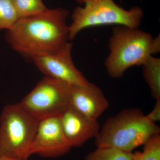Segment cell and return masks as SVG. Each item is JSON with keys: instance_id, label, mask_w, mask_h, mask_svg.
<instances>
[{"instance_id": "cell-1", "label": "cell", "mask_w": 160, "mask_h": 160, "mask_svg": "<svg viewBox=\"0 0 160 160\" xmlns=\"http://www.w3.org/2000/svg\"><path fill=\"white\" fill-rule=\"evenodd\" d=\"M69 14L58 8L20 18L8 30L6 39L15 51L31 60L55 52L69 42Z\"/></svg>"}, {"instance_id": "cell-2", "label": "cell", "mask_w": 160, "mask_h": 160, "mask_svg": "<svg viewBox=\"0 0 160 160\" xmlns=\"http://www.w3.org/2000/svg\"><path fill=\"white\" fill-rule=\"evenodd\" d=\"M108 47L105 67L109 76L117 78L129 68L142 66L151 56L160 52V35L153 38L139 28L117 26L112 29Z\"/></svg>"}, {"instance_id": "cell-3", "label": "cell", "mask_w": 160, "mask_h": 160, "mask_svg": "<svg viewBox=\"0 0 160 160\" xmlns=\"http://www.w3.org/2000/svg\"><path fill=\"white\" fill-rule=\"evenodd\" d=\"M160 132V127L140 109H123L106 120L95 138V144L97 147H112L132 152Z\"/></svg>"}, {"instance_id": "cell-4", "label": "cell", "mask_w": 160, "mask_h": 160, "mask_svg": "<svg viewBox=\"0 0 160 160\" xmlns=\"http://www.w3.org/2000/svg\"><path fill=\"white\" fill-rule=\"evenodd\" d=\"M84 4L78 6L72 15L69 26V40H72L83 29L89 27L116 25L139 28L144 13L139 6L123 9L113 0H76Z\"/></svg>"}, {"instance_id": "cell-5", "label": "cell", "mask_w": 160, "mask_h": 160, "mask_svg": "<svg viewBox=\"0 0 160 160\" xmlns=\"http://www.w3.org/2000/svg\"><path fill=\"white\" fill-rule=\"evenodd\" d=\"M39 122L19 103L5 106L0 115V156L29 160Z\"/></svg>"}, {"instance_id": "cell-6", "label": "cell", "mask_w": 160, "mask_h": 160, "mask_svg": "<svg viewBox=\"0 0 160 160\" xmlns=\"http://www.w3.org/2000/svg\"><path fill=\"white\" fill-rule=\"evenodd\" d=\"M70 86L45 76L19 103L38 121L60 117L70 106Z\"/></svg>"}, {"instance_id": "cell-7", "label": "cell", "mask_w": 160, "mask_h": 160, "mask_svg": "<svg viewBox=\"0 0 160 160\" xmlns=\"http://www.w3.org/2000/svg\"><path fill=\"white\" fill-rule=\"evenodd\" d=\"M72 43L68 42L55 52L36 57L32 60L45 76L70 86H86L90 82L75 66L72 57Z\"/></svg>"}, {"instance_id": "cell-8", "label": "cell", "mask_w": 160, "mask_h": 160, "mask_svg": "<svg viewBox=\"0 0 160 160\" xmlns=\"http://www.w3.org/2000/svg\"><path fill=\"white\" fill-rule=\"evenodd\" d=\"M71 148L63 132L60 117L39 121L30 149L31 155L59 157L68 153Z\"/></svg>"}, {"instance_id": "cell-9", "label": "cell", "mask_w": 160, "mask_h": 160, "mask_svg": "<svg viewBox=\"0 0 160 160\" xmlns=\"http://www.w3.org/2000/svg\"><path fill=\"white\" fill-rule=\"evenodd\" d=\"M64 134L72 148L82 146L97 136L100 130L98 120L81 113L70 105L60 116Z\"/></svg>"}, {"instance_id": "cell-10", "label": "cell", "mask_w": 160, "mask_h": 160, "mask_svg": "<svg viewBox=\"0 0 160 160\" xmlns=\"http://www.w3.org/2000/svg\"><path fill=\"white\" fill-rule=\"evenodd\" d=\"M70 105L93 119L98 118L109 107L102 89L91 82L85 86H70Z\"/></svg>"}, {"instance_id": "cell-11", "label": "cell", "mask_w": 160, "mask_h": 160, "mask_svg": "<svg viewBox=\"0 0 160 160\" xmlns=\"http://www.w3.org/2000/svg\"><path fill=\"white\" fill-rule=\"evenodd\" d=\"M143 66V76L149 86L152 96L160 99V58L151 56Z\"/></svg>"}, {"instance_id": "cell-12", "label": "cell", "mask_w": 160, "mask_h": 160, "mask_svg": "<svg viewBox=\"0 0 160 160\" xmlns=\"http://www.w3.org/2000/svg\"><path fill=\"white\" fill-rule=\"evenodd\" d=\"M87 154L85 160H132V152H127L112 147H97Z\"/></svg>"}, {"instance_id": "cell-13", "label": "cell", "mask_w": 160, "mask_h": 160, "mask_svg": "<svg viewBox=\"0 0 160 160\" xmlns=\"http://www.w3.org/2000/svg\"><path fill=\"white\" fill-rule=\"evenodd\" d=\"M20 18L40 14L48 8L42 0H12Z\"/></svg>"}, {"instance_id": "cell-14", "label": "cell", "mask_w": 160, "mask_h": 160, "mask_svg": "<svg viewBox=\"0 0 160 160\" xmlns=\"http://www.w3.org/2000/svg\"><path fill=\"white\" fill-rule=\"evenodd\" d=\"M20 18L12 0H0V30H9Z\"/></svg>"}, {"instance_id": "cell-15", "label": "cell", "mask_w": 160, "mask_h": 160, "mask_svg": "<svg viewBox=\"0 0 160 160\" xmlns=\"http://www.w3.org/2000/svg\"><path fill=\"white\" fill-rule=\"evenodd\" d=\"M142 152L132 153V160H160V135H156L144 145Z\"/></svg>"}, {"instance_id": "cell-16", "label": "cell", "mask_w": 160, "mask_h": 160, "mask_svg": "<svg viewBox=\"0 0 160 160\" xmlns=\"http://www.w3.org/2000/svg\"><path fill=\"white\" fill-rule=\"evenodd\" d=\"M146 116L152 122L156 123L160 121V99L156 100L153 109Z\"/></svg>"}, {"instance_id": "cell-17", "label": "cell", "mask_w": 160, "mask_h": 160, "mask_svg": "<svg viewBox=\"0 0 160 160\" xmlns=\"http://www.w3.org/2000/svg\"><path fill=\"white\" fill-rule=\"evenodd\" d=\"M0 160H21L16 159L12 158H9L8 157H6L0 156Z\"/></svg>"}]
</instances>
